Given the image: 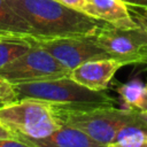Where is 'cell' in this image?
I'll use <instances>...</instances> for the list:
<instances>
[{
	"label": "cell",
	"mask_w": 147,
	"mask_h": 147,
	"mask_svg": "<svg viewBox=\"0 0 147 147\" xmlns=\"http://www.w3.org/2000/svg\"><path fill=\"white\" fill-rule=\"evenodd\" d=\"M142 70H145V71H147V64L146 65H144V69Z\"/></svg>",
	"instance_id": "cell-21"
},
{
	"label": "cell",
	"mask_w": 147,
	"mask_h": 147,
	"mask_svg": "<svg viewBox=\"0 0 147 147\" xmlns=\"http://www.w3.org/2000/svg\"><path fill=\"white\" fill-rule=\"evenodd\" d=\"M108 147H147V129L130 125L117 132Z\"/></svg>",
	"instance_id": "cell-14"
},
{
	"label": "cell",
	"mask_w": 147,
	"mask_h": 147,
	"mask_svg": "<svg viewBox=\"0 0 147 147\" xmlns=\"http://www.w3.org/2000/svg\"><path fill=\"white\" fill-rule=\"evenodd\" d=\"M8 2L30 25L33 39L94 36L106 23L56 0H8Z\"/></svg>",
	"instance_id": "cell-1"
},
{
	"label": "cell",
	"mask_w": 147,
	"mask_h": 147,
	"mask_svg": "<svg viewBox=\"0 0 147 147\" xmlns=\"http://www.w3.org/2000/svg\"><path fill=\"white\" fill-rule=\"evenodd\" d=\"M70 70L51 53L32 42V47L18 59L0 69V78L15 84L69 76Z\"/></svg>",
	"instance_id": "cell-6"
},
{
	"label": "cell",
	"mask_w": 147,
	"mask_h": 147,
	"mask_svg": "<svg viewBox=\"0 0 147 147\" xmlns=\"http://www.w3.org/2000/svg\"><path fill=\"white\" fill-rule=\"evenodd\" d=\"M116 92L126 108L147 114V83L139 78L130 79L117 85Z\"/></svg>",
	"instance_id": "cell-11"
},
{
	"label": "cell",
	"mask_w": 147,
	"mask_h": 147,
	"mask_svg": "<svg viewBox=\"0 0 147 147\" xmlns=\"http://www.w3.org/2000/svg\"><path fill=\"white\" fill-rule=\"evenodd\" d=\"M32 47V38L0 36V69L22 56Z\"/></svg>",
	"instance_id": "cell-13"
},
{
	"label": "cell",
	"mask_w": 147,
	"mask_h": 147,
	"mask_svg": "<svg viewBox=\"0 0 147 147\" xmlns=\"http://www.w3.org/2000/svg\"><path fill=\"white\" fill-rule=\"evenodd\" d=\"M63 125L80 130L95 141L109 145L118 131L130 125L147 129V114L133 109H119L108 105H55Z\"/></svg>",
	"instance_id": "cell-2"
},
{
	"label": "cell",
	"mask_w": 147,
	"mask_h": 147,
	"mask_svg": "<svg viewBox=\"0 0 147 147\" xmlns=\"http://www.w3.org/2000/svg\"><path fill=\"white\" fill-rule=\"evenodd\" d=\"M17 100L38 99L55 105L114 106L115 99L105 91H93L71 79L69 76L49 78L14 85Z\"/></svg>",
	"instance_id": "cell-3"
},
{
	"label": "cell",
	"mask_w": 147,
	"mask_h": 147,
	"mask_svg": "<svg viewBox=\"0 0 147 147\" xmlns=\"http://www.w3.org/2000/svg\"><path fill=\"white\" fill-rule=\"evenodd\" d=\"M0 36L33 38L30 25L13 9L8 0H0Z\"/></svg>",
	"instance_id": "cell-12"
},
{
	"label": "cell",
	"mask_w": 147,
	"mask_h": 147,
	"mask_svg": "<svg viewBox=\"0 0 147 147\" xmlns=\"http://www.w3.org/2000/svg\"><path fill=\"white\" fill-rule=\"evenodd\" d=\"M56 1L62 3V5H64V6H67V7H70V8H74L76 10L85 13V9H86L85 0H56Z\"/></svg>",
	"instance_id": "cell-18"
},
{
	"label": "cell",
	"mask_w": 147,
	"mask_h": 147,
	"mask_svg": "<svg viewBox=\"0 0 147 147\" xmlns=\"http://www.w3.org/2000/svg\"><path fill=\"white\" fill-rule=\"evenodd\" d=\"M23 138L24 140L33 144L37 147H108L107 145L95 141L80 130L68 125H62L59 130L45 138Z\"/></svg>",
	"instance_id": "cell-10"
},
{
	"label": "cell",
	"mask_w": 147,
	"mask_h": 147,
	"mask_svg": "<svg viewBox=\"0 0 147 147\" xmlns=\"http://www.w3.org/2000/svg\"><path fill=\"white\" fill-rule=\"evenodd\" d=\"M133 9H130L134 21L139 26L145 29L147 31V8H139V7H132Z\"/></svg>",
	"instance_id": "cell-17"
},
{
	"label": "cell",
	"mask_w": 147,
	"mask_h": 147,
	"mask_svg": "<svg viewBox=\"0 0 147 147\" xmlns=\"http://www.w3.org/2000/svg\"><path fill=\"white\" fill-rule=\"evenodd\" d=\"M126 64L117 59H95L86 61L69 74V77L93 91H106L118 69Z\"/></svg>",
	"instance_id": "cell-8"
},
{
	"label": "cell",
	"mask_w": 147,
	"mask_h": 147,
	"mask_svg": "<svg viewBox=\"0 0 147 147\" xmlns=\"http://www.w3.org/2000/svg\"><path fill=\"white\" fill-rule=\"evenodd\" d=\"M85 14L117 28L131 29L139 26L129 6L122 0H85Z\"/></svg>",
	"instance_id": "cell-9"
},
{
	"label": "cell",
	"mask_w": 147,
	"mask_h": 147,
	"mask_svg": "<svg viewBox=\"0 0 147 147\" xmlns=\"http://www.w3.org/2000/svg\"><path fill=\"white\" fill-rule=\"evenodd\" d=\"M0 123L15 137L34 139L45 138L63 125L55 103L38 99H21L0 108Z\"/></svg>",
	"instance_id": "cell-4"
},
{
	"label": "cell",
	"mask_w": 147,
	"mask_h": 147,
	"mask_svg": "<svg viewBox=\"0 0 147 147\" xmlns=\"http://www.w3.org/2000/svg\"><path fill=\"white\" fill-rule=\"evenodd\" d=\"M94 36L110 57L126 65L147 64V31L141 26L124 29L103 23Z\"/></svg>",
	"instance_id": "cell-5"
},
{
	"label": "cell",
	"mask_w": 147,
	"mask_h": 147,
	"mask_svg": "<svg viewBox=\"0 0 147 147\" xmlns=\"http://www.w3.org/2000/svg\"><path fill=\"white\" fill-rule=\"evenodd\" d=\"M17 101L15 87L11 83L0 78V108Z\"/></svg>",
	"instance_id": "cell-15"
},
{
	"label": "cell",
	"mask_w": 147,
	"mask_h": 147,
	"mask_svg": "<svg viewBox=\"0 0 147 147\" xmlns=\"http://www.w3.org/2000/svg\"><path fill=\"white\" fill-rule=\"evenodd\" d=\"M0 147H37V146L24 140L23 138L11 137V138L0 139Z\"/></svg>",
	"instance_id": "cell-16"
},
{
	"label": "cell",
	"mask_w": 147,
	"mask_h": 147,
	"mask_svg": "<svg viewBox=\"0 0 147 147\" xmlns=\"http://www.w3.org/2000/svg\"><path fill=\"white\" fill-rule=\"evenodd\" d=\"M11 137H15L2 123H0V139H3V138H11Z\"/></svg>",
	"instance_id": "cell-20"
},
{
	"label": "cell",
	"mask_w": 147,
	"mask_h": 147,
	"mask_svg": "<svg viewBox=\"0 0 147 147\" xmlns=\"http://www.w3.org/2000/svg\"><path fill=\"white\" fill-rule=\"evenodd\" d=\"M32 42L51 53L68 70L95 59L110 57L98 44L95 36L64 37L55 39H33Z\"/></svg>",
	"instance_id": "cell-7"
},
{
	"label": "cell",
	"mask_w": 147,
	"mask_h": 147,
	"mask_svg": "<svg viewBox=\"0 0 147 147\" xmlns=\"http://www.w3.org/2000/svg\"><path fill=\"white\" fill-rule=\"evenodd\" d=\"M129 7H139V8H147V0H122Z\"/></svg>",
	"instance_id": "cell-19"
}]
</instances>
